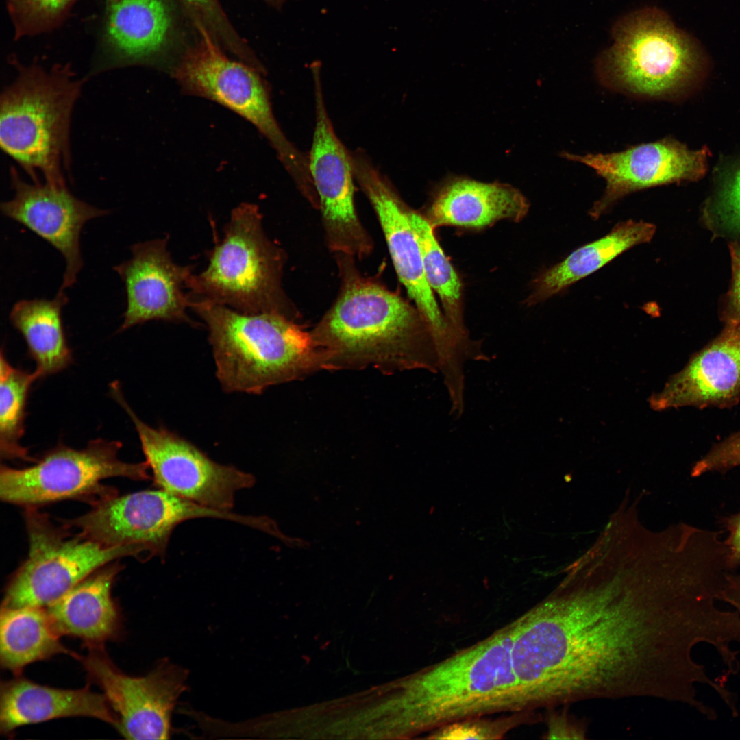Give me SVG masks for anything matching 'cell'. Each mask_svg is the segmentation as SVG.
Here are the masks:
<instances>
[{
	"instance_id": "6da1fadb",
	"label": "cell",
	"mask_w": 740,
	"mask_h": 740,
	"mask_svg": "<svg viewBox=\"0 0 740 740\" xmlns=\"http://www.w3.org/2000/svg\"><path fill=\"white\" fill-rule=\"evenodd\" d=\"M639 581L563 587L515 619L511 666L527 711L632 697L703 708L695 686L715 683L693 650L721 645L723 610L691 581Z\"/></svg>"
},
{
	"instance_id": "7a4b0ae2",
	"label": "cell",
	"mask_w": 740,
	"mask_h": 740,
	"mask_svg": "<svg viewBox=\"0 0 740 740\" xmlns=\"http://www.w3.org/2000/svg\"><path fill=\"white\" fill-rule=\"evenodd\" d=\"M341 262L340 294L310 333L323 369L373 365L385 372L439 373L434 345L417 307Z\"/></svg>"
},
{
	"instance_id": "3957f363",
	"label": "cell",
	"mask_w": 740,
	"mask_h": 740,
	"mask_svg": "<svg viewBox=\"0 0 740 740\" xmlns=\"http://www.w3.org/2000/svg\"><path fill=\"white\" fill-rule=\"evenodd\" d=\"M515 627V620L407 679L397 704L401 731H433L468 718L525 712L511 666Z\"/></svg>"
},
{
	"instance_id": "277c9868",
	"label": "cell",
	"mask_w": 740,
	"mask_h": 740,
	"mask_svg": "<svg viewBox=\"0 0 740 740\" xmlns=\"http://www.w3.org/2000/svg\"><path fill=\"white\" fill-rule=\"evenodd\" d=\"M190 297V308L208 328L216 375L225 391L261 394L323 369L311 334L291 317L245 314Z\"/></svg>"
},
{
	"instance_id": "5b68a950",
	"label": "cell",
	"mask_w": 740,
	"mask_h": 740,
	"mask_svg": "<svg viewBox=\"0 0 740 740\" xmlns=\"http://www.w3.org/2000/svg\"><path fill=\"white\" fill-rule=\"evenodd\" d=\"M14 80L0 97V145L32 181L67 184L72 112L84 80L69 64L11 60Z\"/></svg>"
},
{
	"instance_id": "8992f818",
	"label": "cell",
	"mask_w": 740,
	"mask_h": 740,
	"mask_svg": "<svg viewBox=\"0 0 740 740\" xmlns=\"http://www.w3.org/2000/svg\"><path fill=\"white\" fill-rule=\"evenodd\" d=\"M282 251L266 236L258 207L234 208L208 255V267L186 282L189 295L245 314L280 313L291 317L281 287Z\"/></svg>"
},
{
	"instance_id": "52a82bcc",
	"label": "cell",
	"mask_w": 740,
	"mask_h": 740,
	"mask_svg": "<svg viewBox=\"0 0 740 740\" xmlns=\"http://www.w3.org/2000/svg\"><path fill=\"white\" fill-rule=\"evenodd\" d=\"M614 42L600 58L597 70L608 86L646 97H663L687 86L699 73L700 53L669 17L645 8L614 27Z\"/></svg>"
},
{
	"instance_id": "ba28073f",
	"label": "cell",
	"mask_w": 740,
	"mask_h": 740,
	"mask_svg": "<svg viewBox=\"0 0 740 740\" xmlns=\"http://www.w3.org/2000/svg\"><path fill=\"white\" fill-rule=\"evenodd\" d=\"M197 42L175 66L174 76L188 93L212 100L255 126L275 149L300 190L312 189L306 156L291 143L273 112L268 88L257 69L230 59L201 24Z\"/></svg>"
},
{
	"instance_id": "9c48e42d",
	"label": "cell",
	"mask_w": 740,
	"mask_h": 740,
	"mask_svg": "<svg viewBox=\"0 0 740 740\" xmlns=\"http://www.w3.org/2000/svg\"><path fill=\"white\" fill-rule=\"evenodd\" d=\"M29 537L26 560L5 589L1 607L47 608L99 568L125 556L144 560L134 545L108 546L81 534L73 536L66 526H56L36 506L26 507Z\"/></svg>"
},
{
	"instance_id": "30bf717a",
	"label": "cell",
	"mask_w": 740,
	"mask_h": 740,
	"mask_svg": "<svg viewBox=\"0 0 740 740\" xmlns=\"http://www.w3.org/2000/svg\"><path fill=\"white\" fill-rule=\"evenodd\" d=\"M121 446L119 441L97 439L81 449L58 445L27 468L1 465L0 497L26 507L68 499L93 504L116 495L114 489L102 484L105 479H151L146 460L131 463L119 458Z\"/></svg>"
},
{
	"instance_id": "8fae6325",
	"label": "cell",
	"mask_w": 740,
	"mask_h": 740,
	"mask_svg": "<svg viewBox=\"0 0 740 740\" xmlns=\"http://www.w3.org/2000/svg\"><path fill=\"white\" fill-rule=\"evenodd\" d=\"M92 506L87 513L64 521L65 525L105 545L136 546L145 560L164 558L173 530L186 520L212 517L236 521L239 518L238 514L211 508L161 489L115 495Z\"/></svg>"
},
{
	"instance_id": "7c38bea8",
	"label": "cell",
	"mask_w": 740,
	"mask_h": 740,
	"mask_svg": "<svg viewBox=\"0 0 740 740\" xmlns=\"http://www.w3.org/2000/svg\"><path fill=\"white\" fill-rule=\"evenodd\" d=\"M110 389L134 425L158 489L211 508L230 511L236 492L255 484L253 475L219 464L179 435L146 424L130 407L117 382L111 383Z\"/></svg>"
},
{
	"instance_id": "4fadbf2b",
	"label": "cell",
	"mask_w": 740,
	"mask_h": 740,
	"mask_svg": "<svg viewBox=\"0 0 740 740\" xmlns=\"http://www.w3.org/2000/svg\"><path fill=\"white\" fill-rule=\"evenodd\" d=\"M88 648L81 658L83 665L118 716L120 733L128 739H169L173 712L186 690L188 670L164 658L147 674L131 676L116 667L103 646Z\"/></svg>"
},
{
	"instance_id": "5bb4252c",
	"label": "cell",
	"mask_w": 740,
	"mask_h": 740,
	"mask_svg": "<svg viewBox=\"0 0 740 740\" xmlns=\"http://www.w3.org/2000/svg\"><path fill=\"white\" fill-rule=\"evenodd\" d=\"M316 123L308 168L321 210L329 247L339 254L363 258L373 243L354 206V175L351 153L338 138L322 93L320 66L312 65Z\"/></svg>"
},
{
	"instance_id": "9a60e30c",
	"label": "cell",
	"mask_w": 740,
	"mask_h": 740,
	"mask_svg": "<svg viewBox=\"0 0 740 740\" xmlns=\"http://www.w3.org/2000/svg\"><path fill=\"white\" fill-rule=\"evenodd\" d=\"M351 157L354 176L378 217L399 280L425 320L434 344L446 343L454 330L427 282L420 248L409 220L410 208L365 154L356 152Z\"/></svg>"
},
{
	"instance_id": "2e32d148",
	"label": "cell",
	"mask_w": 740,
	"mask_h": 740,
	"mask_svg": "<svg viewBox=\"0 0 740 740\" xmlns=\"http://www.w3.org/2000/svg\"><path fill=\"white\" fill-rule=\"evenodd\" d=\"M708 149L697 150L672 138L642 143L609 153L573 154L563 157L591 168L604 179L606 188L589 214L600 217L623 197L645 188L682 181H695L707 171Z\"/></svg>"
},
{
	"instance_id": "e0dca14e",
	"label": "cell",
	"mask_w": 740,
	"mask_h": 740,
	"mask_svg": "<svg viewBox=\"0 0 740 740\" xmlns=\"http://www.w3.org/2000/svg\"><path fill=\"white\" fill-rule=\"evenodd\" d=\"M10 177L14 196L1 204L2 214L26 227L62 254L65 269L60 290L72 287L83 267L82 228L87 221L105 216L109 210L77 198L67 184L41 180L27 182L14 166L10 169Z\"/></svg>"
},
{
	"instance_id": "ac0fdd59",
	"label": "cell",
	"mask_w": 740,
	"mask_h": 740,
	"mask_svg": "<svg viewBox=\"0 0 740 740\" xmlns=\"http://www.w3.org/2000/svg\"><path fill=\"white\" fill-rule=\"evenodd\" d=\"M168 241L167 236L136 243L130 247L131 258L114 267L127 299L119 331L155 320L199 326L187 313L190 297L183 291L193 266L173 262Z\"/></svg>"
},
{
	"instance_id": "d6986e66",
	"label": "cell",
	"mask_w": 740,
	"mask_h": 740,
	"mask_svg": "<svg viewBox=\"0 0 740 740\" xmlns=\"http://www.w3.org/2000/svg\"><path fill=\"white\" fill-rule=\"evenodd\" d=\"M91 74L156 63L173 29L171 0H105Z\"/></svg>"
},
{
	"instance_id": "ffe728a7",
	"label": "cell",
	"mask_w": 740,
	"mask_h": 740,
	"mask_svg": "<svg viewBox=\"0 0 740 740\" xmlns=\"http://www.w3.org/2000/svg\"><path fill=\"white\" fill-rule=\"evenodd\" d=\"M740 395V320L730 319L722 334L651 396L654 410L684 406H728Z\"/></svg>"
},
{
	"instance_id": "44dd1931",
	"label": "cell",
	"mask_w": 740,
	"mask_h": 740,
	"mask_svg": "<svg viewBox=\"0 0 740 740\" xmlns=\"http://www.w3.org/2000/svg\"><path fill=\"white\" fill-rule=\"evenodd\" d=\"M528 210L527 199L510 185L452 177L436 188L425 216L434 228L478 230L500 220L520 221Z\"/></svg>"
},
{
	"instance_id": "7402d4cb",
	"label": "cell",
	"mask_w": 740,
	"mask_h": 740,
	"mask_svg": "<svg viewBox=\"0 0 740 740\" xmlns=\"http://www.w3.org/2000/svg\"><path fill=\"white\" fill-rule=\"evenodd\" d=\"M89 717L117 730L119 720L103 694L88 687L62 689L41 685L23 678L4 682L0 692V730L10 734L17 728L53 719Z\"/></svg>"
},
{
	"instance_id": "603a6c76",
	"label": "cell",
	"mask_w": 740,
	"mask_h": 740,
	"mask_svg": "<svg viewBox=\"0 0 740 740\" xmlns=\"http://www.w3.org/2000/svg\"><path fill=\"white\" fill-rule=\"evenodd\" d=\"M121 569L115 561L99 568L45 608L60 636L79 638L88 648L119 636L121 616L111 589Z\"/></svg>"
},
{
	"instance_id": "cb8c5ba5",
	"label": "cell",
	"mask_w": 740,
	"mask_h": 740,
	"mask_svg": "<svg viewBox=\"0 0 740 740\" xmlns=\"http://www.w3.org/2000/svg\"><path fill=\"white\" fill-rule=\"evenodd\" d=\"M655 232L654 225L643 221L628 220L616 225L604 236L578 248L541 273L534 282L528 302L536 304L561 292L626 250L650 242Z\"/></svg>"
},
{
	"instance_id": "d4e9b609",
	"label": "cell",
	"mask_w": 740,
	"mask_h": 740,
	"mask_svg": "<svg viewBox=\"0 0 740 740\" xmlns=\"http://www.w3.org/2000/svg\"><path fill=\"white\" fill-rule=\"evenodd\" d=\"M68 301L65 291L59 289L52 299H22L11 309L10 322L23 336L39 378L63 370L72 361L62 317Z\"/></svg>"
},
{
	"instance_id": "484cf974",
	"label": "cell",
	"mask_w": 740,
	"mask_h": 740,
	"mask_svg": "<svg viewBox=\"0 0 740 740\" xmlns=\"http://www.w3.org/2000/svg\"><path fill=\"white\" fill-rule=\"evenodd\" d=\"M45 608L1 607L0 663L1 667L20 674L27 665L58 654L79 658L60 640Z\"/></svg>"
},
{
	"instance_id": "4316f807",
	"label": "cell",
	"mask_w": 740,
	"mask_h": 740,
	"mask_svg": "<svg viewBox=\"0 0 740 740\" xmlns=\"http://www.w3.org/2000/svg\"><path fill=\"white\" fill-rule=\"evenodd\" d=\"M409 220L419 244L427 282L439 297L449 325L463 336L469 337L465 325L461 281L442 250L426 217L410 208Z\"/></svg>"
},
{
	"instance_id": "83f0119b",
	"label": "cell",
	"mask_w": 740,
	"mask_h": 740,
	"mask_svg": "<svg viewBox=\"0 0 740 740\" xmlns=\"http://www.w3.org/2000/svg\"><path fill=\"white\" fill-rule=\"evenodd\" d=\"M29 373L12 366L1 352L0 359V451L2 458L32 461L28 449L20 440L24 434V419L28 393L38 379Z\"/></svg>"
},
{
	"instance_id": "f1b7e54d",
	"label": "cell",
	"mask_w": 740,
	"mask_h": 740,
	"mask_svg": "<svg viewBox=\"0 0 740 740\" xmlns=\"http://www.w3.org/2000/svg\"><path fill=\"white\" fill-rule=\"evenodd\" d=\"M78 0H6L16 38L49 32L61 25Z\"/></svg>"
},
{
	"instance_id": "f546056e",
	"label": "cell",
	"mask_w": 740,
	"mask_h": 740,
	"mask_svg": "<svg viewBox=\"0 0 740 740\" xmlns=\"http://www.w3.org/2000/svg\"><path fill=\"white\" fill-rule=\"evenodd\" d=\"M482 717L468 718L437 728L429 739H498L517 724L528 719H536L524 713L500 719H487Z\"/></svg>"
},
{
	"instance_id": "4dcf8cb0",
	"label": "cell",
	"mask_w": 740,
	"mask_h": 740,
	"mask_svg": "<svg viewBox=\"0 0 740 740\" xmlns=\"http://www.w3.org/2000/svg\"><path fill=\"white\" fill-rule=\"evenodd\" d=\"M713 210L721 225L740 232V156L721 174Z\"/></svg>"
},
{
	"instance_id": "1f68e13d",
	"label": "cell",
	"mask_w": 740,
	"mask_h": 740,
	"mask_svg": "<svg viewBox=\"0 0 740 740\" xmlns=\"http://www.w3.org/2000/svg\"><path fill=\"white\" fill-rule=\"evenodd\" d=\"M740 466V432L716 445L692 469L693 476Z\"/></svg>"
},
{
	"instance_id": "d6a6232c",
	"label": "cell",
	"mask_w": 740,
	"mask_h": 740,
	"mask_svg": "<svg viewBox=\"0 0 740 740\" xmlns=\"http://www.w3.org/2000/svg\"><path fill=\"white\" fill-rule=\"evenodd\" d=\"M585 726L571 718L565 710L562 713L551 714L547 719L548 739L561 738V735H563V738H565V735H576L577 739L584 738L582 736L585 734Z\"/></svg>"
},
{
	"instance_id": "836d02e7",
	"label": "cell",
	"mask_w": 740,
	"mask_h": 740,
	"mask_svg": "<svg viewBox=\"0 0 740 740\" xmlns=\"http://www.w3.org/2000/svg\"><path fill=\"white\" fill-rule=\"evenodd\" d=\"M728 536L724 541L728 550V562L731 569L740 566V513L724 519Z\"/></svg>"
},
{
	"instance_id": "e575fe53",
	"label": "cell",
	"mask_w": 740,
	"mask_h": 740,
	"mask_svg": "<svg viewBox=\"0 0 740 740\" xmlns=\"http://www.w3.org/2000/svg\"><path fill=\"white\" fill-rule=\"evenodd\" d=\"M732 260V284L729 293L730 319L740 320V247L731 246Z\"/></svg>"
},
{
	"instance_id": "d590c367",
	"label": "cell",
	"mask_w": 740,
	"mask_h": 740,
	"mask_svg": "<svg viewBox=\"0 0 740 740\" xmlns=\"http://www.w3.org/2000/svg\"><path fill=\"white\" fill-rule=\"evenodd\" d=\"M719 600L730 604L740 613V575L731 571L727 574Z\"/></svg>"
},
{
	"instance_id": "8d00e7d4",
	"label": "cell",
	"mask_w": 740,
	"mask_h": 740,
	"mask_svg": "<svg viewBox=\"0 0 740 740\" xmlns=\"http://www.w3.org/2000/svg\"><path fill=\"white\" fill-rule=\"evenodd\" d=\"M266 1L268 3H269L270 4L273 5V6L277 7V8H280L284 3H286L288 1H291V0H266ZM293 1H298V0H293Z\"/></svg>"
}]
</instances>
